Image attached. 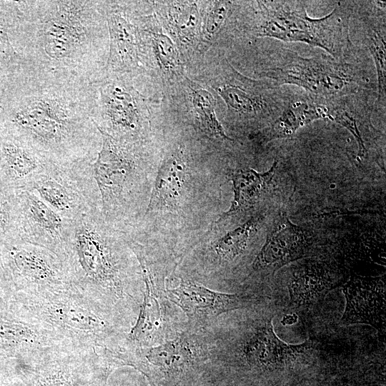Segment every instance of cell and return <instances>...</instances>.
Returning a JSON list of instances; mask_svg holds the SVG:
<instances>
[{"label":"cell","instance_id":"obj_11","mask_svg":"<svg viewBox=\"0 0 386 386\" xmlns=\"http://www.w3.org/2000/svg\"><path fill=\"white\" fill-rule=\"evenodd\" d=\"M91 163H52L27 189L69 221L101 209Z\"/></svg>","mask_w":386,"mask_h":386},{"label":"cell","instance_id":"obj_6","mask_svg":"<svg viewBox=\"0 0 386 386\" xmlns=\"http://www.w3.org/2000/svg\"><path fill=\"white\" fill-rule=\"evenodd\" d=\"M17 315L44 330L59 348L99 354L112 333L104 305L73 286L39 297H15Z\"/></svg>","mask_w":386,"mask_h":386},{"label":"cell","instance_id":"obj_10","mask_svg":"<svg viewBox=\"0 0 386 386\" xmlns=\"http://www.w3.org/2000/svg\"><path fill=\"white\" fill-rule=\"evenodd\" d=\"M94 85L96 98L92 119L99 132L117 140L146 144V109L131 78L105 73Z\"/></svg>","mask_w":386,"mask_h":386},{"label":"cell","instance_id":"obj_25","mask_svg":"<svg viewBox=\"0 0 386 386\" xmlns=\"http://www.w3.org/2000/svg\"><path fill=\"white\" fill-rule=\"evenodd\" d=\"M15 1H0V89L31 71L11 37Z\"/></svg>","mask_w":386,"mask_h":386},{"label":"cell","instance_id":"obj_29","mask_svg":"<svg viewBox=\"0 0 386 386\" xmlns=\"http://www.w3.org/2000/svg\"><path fill=\"white\" fill-rule=\"evenodd\" d=\"M191 88L194 114L200 132L212 140L232 141L217 118L216 101L213 96L199 86L192 84Z\"/></svg>","mask_w":386,"mask_h":386},{"label":"cell","instance_id":"obj_27","mask_svg":"<svg viewBox=\"0 0 386 386\" xmlns=\"http://www.w3.org/2000/svg\"><path fill=\"white\" fill-rule=\"evenodd\" d=\"M262 216H253L239 226L210 242L209 248L220 261H233L242 255L257 234Z\"/></svg>","mask_w":386,"mask_h":386},{"label":"cell","instance_id":"obj_1","mask_svg":"<svg viewBox=\"0 0 386 386\" xmlns=\"http://www.w3.org/2000/svg\"><path fill=\"white\" fill-rule=\"evenodd\" d=\"M3 129L54 163L93 162L102 136L93 122L94 84L57 75L25 74L3 89Z\"/></svg>","mask_w":386,"mask_h":386},{"label":"cell","instance_id":"obj_35","mask_svg":"<svg viewBox=\"0 0 386 386\" xmlns=\"http://www.w3.org/2000/svg\"><path fill=\"white\" fill-rule=\"evenodd\" d=\"M2 129H3V127H2L1 119H0V134H1V131H2Z\"/></svg>","mask_w":386,"mask_h":386},{"label":"cell","instance_id":"obj_32","mask_svg":"<svg viewBox=\"0 0 386 386\" xmlns=\"http://www.w3.org/2000/svg\"><path fill=\"white\" fill-rule=\"evenodd\" d=\"M150 38L160 67L168 72L176 71L180 66V60L172 40L161 31L150 33Z\"/></svg>","mask_w":386,"mask_h":386},{"label":"cell","instance_id":"obj_30","mask_svg":"<svg viewBox=\"0 0 386 386\" xmlns=\"http://www.w3.org/2000/svg\"><path fill=\"white\" fill-rule=\"evenodd\" d=\"M170 26L178 38L184 41H191L199 24V12L195 4L188 2L172 4L168 9Z\"/></svg>","mask_w":386,"mask_h":386},{"label":"cell","instance_id":"obj_20","mask_svg":"<svg viewBox=\"0 0 386 386\" xmlns=\"http://www.w3.org/2000/svg\"><path fill=\"white\" fill-rule=\"evenodd\" d=\"M312 349L310 340L289 344L274 331L272 319L267 320L253 334L244 347V357L251 365L260 368H277L293 362Z\"/></svg>","mask_w":386,"mask_h":386},{"label":"cell","instance_id":"obj_4","mask_svg":"<svg viewBox=\"0 0 386 386\" xmlns=\"http://www.w3.org/2000/svg\"><path fill=\"white\" fill-rule=\"evenodd\" d=\"M127 234L104 219L101 209L71 222L61 256L71 286L105 305V297L122 298L132 275Z\"/></svg>","mask_w":386,"mask_h":386},{"label":"cell","instance_id":"obj_13","mask_svg":"<svg viewBox=\"0 0 386 386\" xmlns=\"http://www.w3.org/2000/svg\"><path fill=\"white\" fill-rule=\"evenodd\" d=\"M109 34L107 74L131 78L142 62L144 31L134 4L102 1Z\"/></svg>","mask_w":386,"mask_h":386},{"label":"cell","instance_id":"obj_24","mask_svg":"<svg viewBox=\"0 0 386 386\" xmlns=\"http://www.w3.org/2000/svg\"><path fill=\"white\" fill-rule=\"evenodd\" d=\"M277 162L266 172H259L253 169H239L232 172L234 197L229 209L222 213L209 227H217L228 219L251 210L263 199L273 184Z\"/></svg>","mask_w":386,"mask_h":386},{"label":"cell","instance_id":"obj_14","mask_svg":"<svg viewBox=\"0 0 386 386\" xmlns=\"http://www.w3.org/2000/svg\"><path fill=\"white\" fill-rule=\"evenodd\" d=\"M16 191L19 239L46 248L61 258L71 221L63 218L32 191Z\"/></svg>","mask_w":386,"mask_h":386},{"label":"cell","instance_id":"obj_28","mask_svg":"<svg viewBox=\"0 0 386 386\" xmlns=\"http://www.w3.org/2000/svg\"><path fill=\"white\" fill-rule=\"evenodd\" d=\"M137 259L146 284V292L136 324L132 328L129 337L130 340L140 342L147 339L153 331L158 328L162 314L161 307L155 297L152 270L143 258L138 257Z\"/></svg>","mask_w":386,"mask_h":386},{"label":"cell","instance_id":"obj_18","mask_svg":"<svg viewBox=\"0 0 386 386\" xmlns=\"http://www.w3.org/2000/svg\"><path fill=\"white\" fill-rule=\"evenodd\" d=\"M169 299L191 319L202 321L243 307L244 297L237 294L211 290L191 280L181 279L177 287L167 291Z\"/></svg>","mask_w":386,"mask_h":386},{"label":"cell","instance_id":"obj_21","mask_svg":"<svg viewBox=\"0 0 386 386\" xmlns=\"http://www.w3.org/2000/svg\"><path fill=\"white\" fill-rule=\"evenodd\" d=\"M340 284L337 274L326 263L309 259L292 269L287 284L290 300L297 307L313 306Z\"/></svg>","mask_w":386,"mask_h":386},{"label":"cell","instance_id":"obj_17","mask_svg":"<svg viewBox=\"0 0 386 386\" xmlns=\"http://www.w3.org/2000/svg\"><path fill=\"white\" fill-rule=\"evenodd\" d=\"M55 348L58 347L39 327L14 312L0 310V357L35 365Z\"/></svg>","mask_w":386,"mask_h":386},{"label":"cell","instance_id":"obj_19","mask_svg":"<svg viewBox=\"0 0 386 386\" xmlns=\"http://www.w3.org/2000/svg\"><path fill=\"white\" fill-rule=\"evenodd\" d=\"M309 242L302 227L283 218L267 235L252 264L255 272H274L280 267L304 257Z\"/></svg>","mask_w":386,"mask_h":386},{"label":"cell","instance_id":"obj_23","mask_svg":"<svg viewBox=\"0 0 386 386\" xmlns=\"http://www.w3.org/2000/svg\"><path fill=\"white\" fill-rule=\"evenodd\" d=\"M358 2L360 19L365 31V42L372 55L377 73L376 107L385 110L386 102V4L380 1Z\"/></svg>","mask_w":386,"mask_h":386},{"label":"cell","instance_id":"obj_16","mask_svg":"<svg viewBox=\"0 0 386 386\" xmlns=\"http://www.w3.org/2000/svg\"><path fill=\"white\" fill-rule=\"evenodd\" d=\"M54 162L21 138L0 134V182L14 190L27 189Z\"/></svg>","mask_w":386,"mask_h":386},{"label":"cell","instance_id":"obj_8","mask_svg":"<svg viewBox=\"0 0 386 386\" xmlns=\"http://www.w3.org/2000/svg\"><path fill=\"white\" fill-rule=\"evenodd\" d=\"M348 59L325 54L305 57L280 48L269 54L259 74L279 86H297L322 100L374 89L366 72Z\"/></svg>","mask_w":386,"mask_h":386},{"label":"cell","instance_id":"obj_15","mask_svg":"<svg viewBox=\"0 0 386 386\" xmlns=\"http://www.w3.org/2000/svg\"><path fill=\"white\" fill-rule=\"evenodd\" d=\"M345 307L340 319L344 325H367L385 330V280L383 277L352 275L342 285Z\"/></svg>","mask_w":386,"mask_h":386},{"label":"cell","instance_id":"obj_3","mask_svg":"<svg viewBox=\"0 0 386 386\" xmlns=\"http://www.w3.org/2000/svg\"><path fill=\"white\" fill-rule=\"evenodd\" d=\"M212 192V172L197 164L183 145L174 144L160 162L145 212L132 234L147 237L209 228Z\"/></svg>","mask_w":386,"mask_h":386},{"label":"cell","instance_id":"obj_22","mask_svg":"<svg viewBox=\"0 0 386 386\" xmlns=\"http://www.w3.org/2000/svg\"><path fill=\"white\" fill-rule=\"evenodd\" d=\"M327 112L322 99L307 94L300 97H292L278 117L255 132L252 138L261 144L275 139L291 138L306 124L320 119H327Z\"/></svg>","mask_w":386,"mask_h":386},{"label":"cell","instance_id":"obj_31","mask_svg":"<svg viewBox=\"0 0 386 386\" xmlns=\"http://www.w3.org/2000/svg\"><path fill=\"white\" fill-rule=\"evenodd\" d=\"M18 237L16 191L0 182V244Z\"/></svg>","mask_w":386,"mask_h":386},{"label":"cell","instance_id":"obj_33","mask_svg":"<svg viewBox=\"0 0 386 386\" xmlns=\"http://www.w3.org/2000/svg\"><path fill=\"white\" fill-rule=\"evenodd\" d=\"M232 4L230 1H217L212 4L204 22L205 34L209 37L215 34L227 18Z\"/></svg>","mask_w":386,"mask_h":386},{"label":"cell","instance_id":"obj_9","mask_svg":"<svg viewBox=\"0 0 386 386\" xmlns=\"http://www.w3.org/2000/svg\"><path fill=\"white\" fill-rule=\"evenodd\" d=\"M0 264L14 297H39L71 286L67 267L59 255L20 239L0 244Z\"/></svg>","mask_w":386,"mask_h":386},{"label":"cell","instance_id":"obj_2","mask_svg":"<svg viewBox=\"0 0 386 386\" xmlns=\"http://www.w3.org/2000/svg\"><path fill=\"white\" fill-rule=\"evenodd\" d=\"M10 34L32 72L92 84L105 74L109 34L102 1H15Z\"/></svg>","mask_w":386,"mask_h":386},{"label":"cell","instance_id":"obj_26","mask_svg":"<svg viewBox=\"0 0 386 386\" xmlns=\"http://www.w3.org/2000/svg\"><path fill=\"white\" fill-rule=\"evenodd\" d=\"M145 357L164 377L176 379L190 367L194 355L188 342L181 337L149 349Z\"/></svg>","mask_w":386,"mask_h":386},{"label":"cell","instance_id":"obj_7","mask_svg":"<svg viewBox=\"0 0 386 386\" xmlns=\"http://www.w3.org/2000/svg\"><path fill=\"white\" fill-rule=\"evenodd\" d=\"M304 1H252V20L246 26L255 37H271L285 42H302L324 49L337 60L355 55L350 38V22L355 1L337 3L328 14L312 18Z\"/></svg>","mask_w":386,"mask_h":386},{"label":"cell","instance_id":"obj_34","mask_svg":"<svg viewBox=\"0 0 386 386\" xmlns=\"http://www.w3.org/2000/svg\"><path fill=\"white\" fill-rule=\"evenodd\" d=\"M298 317L296 314L285 315L281 320L283 325H292L297 322Z\"/></svg>","mask_w":386,"mask_h":386},{"label":"cell","instance_id":"obj_12","mask_svg":"<svg viewBox=\"0 0 386 386\" xmlns=\"http://www.w3.org/2000/svg\"><path fill=\"white\" fill-rule=\"evenodd\" d=\"M268 80H253L244 76L232 66L217 90L225 102L228 111L237 119L272 123L285 109L292 96Z\"/></svg>","mask_w":386,"mask_h":386},{"label":"cell","instance_id":"obj_5","mask_svg":"<svg viewBox=\"0 0 386 386\" xmlns=\"http://www.w3.org/2000/svg\"><path fill=\"white\" fill-rule=\"evenodd\" d=\"M101 136V148L91 163L101 212L107 222L128 235L139 224L148 204L152 162L146 144Z\"/></svg>","mask_w":386,"mask_h":386}]
</instances>
